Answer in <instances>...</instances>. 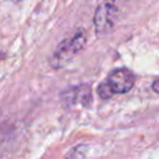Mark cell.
<instances>
[{
    "instance_id": "obj_1",
    "label": "cell",
    "mask_w": 159,
    "mask_h": 159,
    "mask_svg": "<svg viewBox=\"0 0 159 159\" xmlns=\"http://www.w3.org/2000/svg\"><path fill=\"white\" fill-rule=\"evenodd\" d=\"M134 86V75L128 68H116L113 70L106 81H103L97 92L101 98L107 99L113 94H120L129 92Z\"/></svg>"
},
{
    "instance_id": "obj_2",
    "label": "cell",
    "mask_w": 159,
    "mask_h": 159,
    "mask_svg": "<svg viewBox=\"0 0 159 159\" xmlns=\"http://www.w3.org/2000/svg\"><path fill=\"white\" fill-rule=\"evenodd\" d=\"M86 32L83 30H78L71 37L65 39L62 42L58 43L56 50L53 51L50 63L53 68H60L65 66L68 61H71L78 52H81L86 45Z\"/></svg>"
},
{
    "instance_id": "obj_3",
    "label": "cell",
    "mask_w": 159,
    "mask_h": 159,
    "mask_svg": "<svg viewBox=\"0 0 159 159\" xmlns=\"http://www.w3.org/2000/svg\"><path fill=\"white\" fill-rule=\"evenodd\" d=\"M117 17H118V9L113 2L106 1L101 4L97 7L93 17L96 35L98 37H103L111 34L116 26Z\"/></svg>"
},
{
    "instance_id": "obj_4",
    "label": "cell",
    "mask_w": 159,
    "mask_h": 159,
    "mask_svg": "<svg viewBox=\"0 0 159 159\" xmlns=\"http://www.w3.org/2000/svg\"><path fill=\"white\" fill-rule=\"evenodd\" d=\"M61 102L70 108L83 106L87 107L92 102V91L88 84H78L67 88L61 93Z\"/></svg>"
},
{
    "instance_id": "obj_5",
    "label": "cell",
    "mask_w": 159,
    "mask_h": 159,
    "mask_svg": "<svg viewBox=\"0 0 159 159\" xmlns=\"http://www.w3.org/2000/svg\"><path fill=\"white\" fill-rule=\"evenodd\" d=\"M153 89H154L157 93H159V80L154 81V83H153Z\"/></svg>"
},
{
    "instance_id": "obj_6",
    "label": "cell",
    "mask_w": 159,
    "mask_h": 159,
    "mask_svg": "<svg viewBox=\"0 0 159 159\" xmlns=\"http://www.w3.org/2000/svg\"><path fill=\"white\" fill-rule=\"evenodd\" d=\"M15 1H21V0H15Z\"/></svg>"
}]
</instances>
